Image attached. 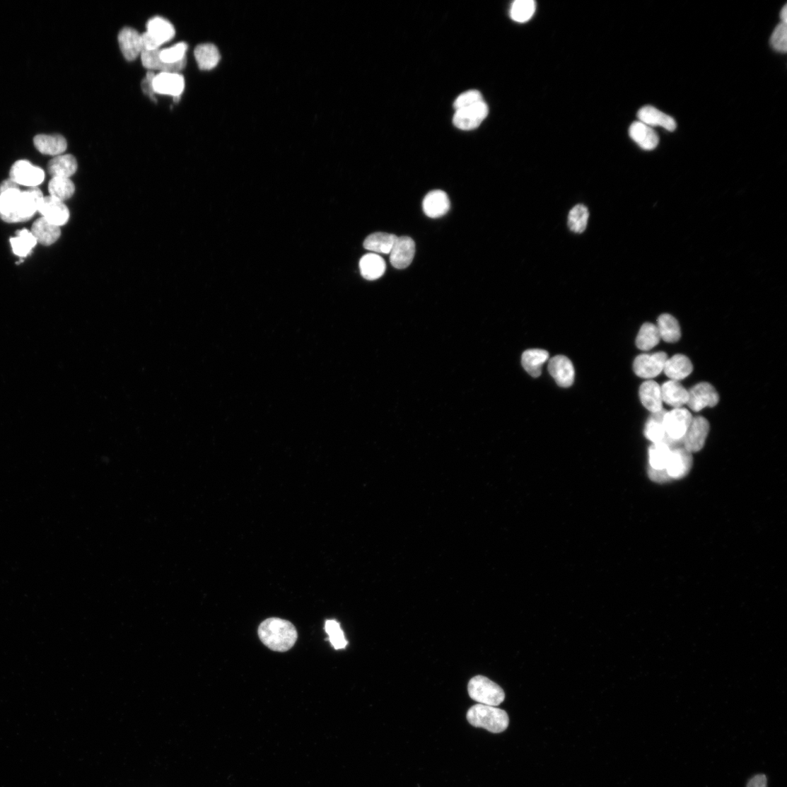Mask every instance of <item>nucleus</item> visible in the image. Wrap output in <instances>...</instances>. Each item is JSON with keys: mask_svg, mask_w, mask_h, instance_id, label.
Segmentation results:
<instances>
[{"mask_svg": "<svg viewBox=\"0 0 787 787\" xmlns=\"http://www.w3.org/2000/svg\"><path fill=\"white\" fill-rule=\"evenodd\" d=\"M43 198L38 187L21 190L11 179L0 185V218L9 223L30 221Z\"/></svg>", "mask_w": 787, "mask_h": 787, "instance_id": "nucleus-1", "label": "nucleus"}, {"mask_svg": "<svg viewBox=\"0 0 787 787\" xmlns=\"http://www.w3.org/2000/svg\"><path fill=\"white\" fill-rule=\"evenodd\" d=\"M260 641L270 650L284 653L294 647L298 639L295 626L279 617H270L262 622L258 628Z\"/></svg>", "mask_w": 787, "mask_h": 787, "instance_id": "nucleus-2", "label": "nucleus"}, {"mask_svg": "<svg viewBox=\"0 0 787 787\" xmlns=\"http://www.w3.org/2000/svg\"><path fill=\"white\" fill-rule=\"evenodd\" d=\"M467 719L475 728H482L493 733L505 731L509 725L507 712L496 706L484 704L472 706L467 713Z\"/></svg>", "mask_w": 787, "mask_h": 787, "instance_id": "nucleus-3", "label": "nucleus"}, {"mask_svg": "<svg viewBox=\"0 0 787 787\" xmlns=\"http://www.w3.org/2000/svg\"><path fill=\"white\" fill-rule=\"evenodd\" d=\"M468 694L474 701L496 706L502 704L506 694L502 687L484 676H476L468 683Z\"/></svg>", "mask_w": 787, "mask_h": 787, "instance_id": "nucleus-4", "label": "nucleus"}, {"mask_svg": "<svg viewBox=\"0 0 787 787\" xmlns=\"http://www.w3.org/2000/svg\"><path fill=\"white\" fill-rule=\"evenodd\" d=\"M10 179L19 186L37 187L44 181L45 173L30 161L21 160L13 165Z\"/></svg>", "mask_w": 787, "mask_h": 787, "instance_id": "nucleus-5", "label": "nucleus"}, {"mask_svg": "<svg viewBox=\"0 0 787 787\" xmlns=\"http://www.w3.org/2000/svg\"><path fill=\"white\" fill-rule=\"evenodd\" d=\"M488 114V105L483 100L472 106L456 110L453 123L460 129L472 130L482 124Z\"/></svg>", "mask_w": 787, "mask_h": 787, "instance_id": "nucleus-6", "label": "nucleus"}, {"mask_svg": "<svg viewBox=\"0 0 787 787\" xmlns=\"http://www.w3.org/2000/svg\"><path fill=\"white\" fill-rule=\"evenodd\" d=\"M692 419L693 416L685 409H675L670 412H666L663 425L667 436L675 441H682Z\"/></svg>", "mask_w": 787, "mask_h": 787, "instance_id": "nucleus-7", "label": "nucleus"}, {"mask_svg": "<svg viewBox=\"0 0 787 787\" xmlns=\"http://www.w3.org/2000/svg\"><path fill=\"white\" fill-rule=\"evenodd\" d=\"M709 427V423L705 418H693L682 439L683 448L691 454L700 451L705 445Z\"/></svg>", "mask_w": 787, "mask_h": 787, "instance_id": "nucleus-8", "label": "nucleus"}, {"mask_svg": "<svg viewBox=\"0 0 787 787\" xmlns=\"http://www.w3.org/2000/svg\"><path fill=\"white\" fill-rule=\"evenodd\" d=\"M667 360L668 356L663 351L652 354H641L634 361V373L642 378H655L663 371Z\"/></svg>", "mask_w": 787, "mask_h": 787, "instance_id": "nucleus-9", "label": "nucleus"}, {"mask_svg": "<svg viewBox=\"0 0 787 787\" xmlns=\"http://www.w3.org/2000/svg\"><path fill=\"white\" fill-rule=\"evenodd\" d=\"M687 404L691 410L699 412L706 407L713 408L719 402V395L714 387L706 383L696 385L688 391Z\"/></svg>", "mask_w": 787, "mask_h": 787, "instance_id": "nucleus-10", "label": "nucleus"}, {"mask_svg": "<svg viewBox=\"0 0 787 787\" xmlns=\"http://www.w3.org/2000/svg\"><path fill=\"white\" fill-rule=\"evenodd\" d=\"M38 212L44 219L50 223L60 227L67 223L69 211L63 202L51 196L42 199Z\"/></svg>", "mask_w": 787, "mask_h": 787, "instance_id": "nucleus-11", "label": "nucleus"}, {"mask_svg": "<svg viewBox=\"0 0 787 787\" xmlns=\"http://www.w3.org/2000/svg\"><path fill=\"white\" fill-rule=\"evenodd\" d=\"M152 86L154 93L170 95L177 101L185 89V78L179 73H159L156 75Z\"/></svg>", "mask_w": 787, "mask_h": 787, "instance_id": "nucleus-12", "label": "nucleus"}, {"mask_svg": "<svg viewBox=\"0 0 787 787\" xmlns=\"http://www.w3.org/2000/svg\"><path fill=\"white\" fill-rule=\"evenodd\" d=\"M415 252V243L411 237H397L390 252L392 265L397 269H407L412 264Z\"/></svg>", "mask_w": 787, "mask_h": 787, "instance_id": "nucleus-13", "label": "nucleus"}, {"mask_svg": "<svg viewBox=\"0 0 787 787\" xmlns=\"http://www.w3.org/2000/svg\"><path fill=\"white\" fill-rule=\"evenodd\" d=\"M665 413L666 411L662 409L652 414L646 423L645 436L653 443H663L675 449L682 445V441H675L667 436L663 425Z\"/></svg>", "mask_w": 787, "mask_h": 787, "instance_id": "nucleus-14", "label": "nucleus"}, {"mask_svg": "<svg viewBox=\"0 0 787 787\" xmlns=\"http://www.w3.org/2000/svg\"><path fill=\"white\" fill-rule=\"evenodd\" d=\"M693 462L691 453L683 447L676 448L672 449L670 460L665 471L672 481L682 479L689 474L693 467Z\"/></svg>", "mask_w": 787, "mask_h": 787, "instance_id": "nucleus-15", "label": "nucleus"}, {"mask_svg": "<svg viewBox=\"0 0 787 787\" xmlns=\"http://www.w3.org/2000/svg\"><path fill=\"white\" fill-rule=\"evenodd\" d=\"M548 371L559 387L566 388L573 385L575 368L566 356L557 355L553 357L548 365Z\"/></svg>", "mask_w": 787, "mask_h": 787, "instance_id": "nucleus-16", "label": "nucleus"}, {"mask_svg": "<svg viewBox=\"0 0 787 787\" xmlns=\"http://www.w3.org/2000/svg\"><path fill=\"white\" fill-rule=\"evenodd\" d=\"M422 207L427 217L436 219L444 216L448 212L450 202L445 192L441 190H436L425 197Z\"/></svg>", "mask_w": 787, "mask_h": 787, "instance_id": "nucleus-17", "label": "nucleus"}, {"mask_svg": "<svg viewBox=\"0 0 787 787\" xmlns=\"http://www.w3.org/2000/svg\"><path fill=\"white\" fill-rule=\"evenodd\" d=\"M118 42L125 59L135 60L143 51L141 35L136 30L125 28L118 34Z\"/></svg>", "mask_w": 787, "mask_h": 787, "instance_id": "nucleus-18", "label": "nucleus"}, {"mask_svg": "<svg viewBox=\"0 0 787 787\" xmlns=\"http://www.w3.org/2000/svg\"><path fill=\"white\" fill-rule=\"evenodd\" d=\"M639 122L646 125L660 127L669 132H674L677 128L675 119L652 106H646L641 108L637 114Z\"/></svg>", "mask_w": 787, "mask_h": 787, "instance_id": "nucleus-19", "label": "nucleus"}, {"mask_svg": "<svg viewBox=\"0 0 787 787\" xmlns=\"http://www.w3.org/2000/svg\"><path fill=\"white\" fill-rule=\"evenodd\" d=\"M629 135L643 150L653 151L658 146L659 137L656 132L640 122H634L631 125Z\"/></svg>", "mask_w": 787, "mask_h": 787, "instance_id": "nucleus-20", "label": "nucleus"}, {"mask_svg": "<svg viewBox=\"0 0 787 787\" xmlns=\"http://www.w3.org/2000/svg\"><path fill=\"white\" fill-rule=\"evenodd\" d=\"M161 49L154 51L143 50L141 53V60L143 66L150 71L159 70L160 73H179L187 64V59L175 64H166L160 58Z\"/></svg>", "mask_w": 787, "mask_h": 787, "instance_id": "nucleus-21", "label": "nucleus"}, {"mask_svg": "<svg viewBox=\"0 0 787 787\" xmlns=\"http://www.w3.org/2000/svg\"><path fill=\"white\" fill-rule=\"evenodd\" d=\"M639 397L643 407L653 414L663 409L661 389L654 380H647L641 385Z\"/></svg>", "mask_w": 787, "mask_h": 787, "instance_id": "nucleus-22", "label": "nucleus"}, {"mask_svg": "<svg viewBox=\"0 0 787 787\" xmlns=\"http://www.w3.org/2000/svg\"><path fill=\"white\" fill-rule=\"evenodd\" d=\"M34 144L37 150L44 155L58 156L67 148V142L61 135L39 134L34 138Z\"/></svg>", "mask_w": 787, "mask_h": 787, "instance_id": "nucleus-23", "label": "nucleus"}, {"mask_svg": "<svg viewBox=\"0 0 787 787\" xmlns=\"http://www.w3.org/2000/svg\"><path fill=\"white\" fill-rule=\"evenodd\" d=\"M661 389L663 402L675 409H680L688 401V391L676 380L664 383Z\"/></svg>", "mask_w": 787, "mask_h": 787, "instance_id": "nucleus-24", "label": "nucleus"}, {"mask_svg": "<svg viewBox=\"0 0 787 787\" xmlns=\"http://www.w3.org/2000/svg\"><path fill=\"white\" fill-rule=\"evenodd\" d=\"M78 170L76 158L71 155H60L52 159L47 164V170L54 177L69 178Z\"/></svg>", "mask_w": 787, "mask_h": 787, "instance_id": "nucleus-25", "label": "nucleus"}, {"mask_svg": "<svg viewBox=\"0 0 787 787\" xmlns=\"http://www.w3.org/2000/svg\"><path fill=\"white\" fill-rule=\"evenodd\" d=\"M693 370L694 366L690 360L682 354H676L672 358H668L663 368L665 374L676 381L684 379Z\"/></svg>", "mask_w": 787, "mask_h": 787, "instance_id": "nucleus-26", "label": "nucleus"}, {"mask_svg": "<svg viewBox=\"0 0 787 787\" xmlns=\"http://www.w3.org/2000/svg\"><path fill=\"white\" fill-rule=\"evenodd\" d=\"M147 33L162 45L174 38L175 28L170 21L156 16L148 21Z\"/></svg>", "mask_w": 787, "mask_h": 787, "instance_id": "nucleus-27", "label": "nucleus"}, {"mask_svg": "<svg viewBox=\"0 0 787 787\" xmlns=\"http://www.w3.org/2000/svg\"><path fill=\"white\" fill-rule=\"evenodd\" d=\"M31 232L37 243L45 246L54 244L61 236L60 227L47 222L43 218L37 219L33 223Z\"/></svg>", "mask_w": 787, "mask_h": 787, "instance_id": "nucleus-28", "label": "nucleus"}, {"mask_svg": "<svg viewBox=\"0 0 787 787\" xmlns=\"http://www.w3.org/2000/svg\"><path fill=\"white\" fill-rule=\"evenodd\" d=\"M385 260L375 253L364 255L360 261V269L363 277L367 280H376L383 276L386 272Z\"/></svg>", "mask_w": 787, "mask_h": 787, "instance_id": "nucleus-29", "label": "nucleus"}, {"mask_svg": "<svg viewBox=\"0 0 787 787\" xmlns=\"http://www.w3.org/2000/svg\"><path fill=\"white\" fill-rule=\"evenodd\" d=\"M549 359V354L543 349H529L522 355L523 368L530 375L537 378L541 375L542 366Z\"/></svg>", "mask_w": 787, "mask_h": 787, "instance_id": "nucleus-30", "label": "nucleus"}, {"mask_svg": "<svg viewBox=\"0 0 787 787\" xmlns=\"http://www.w3.org/2000/svg\"><path fill=\"white\" fill-rule=\"evenodd\" d=\"M194 56L202 70L216 68L221 58L218 47L211 43L199 45L194 51Z\"/></svg>", "mask_w": 787, "mask_h": 787, "instance_id": "nucleus-31", "label": "nucleus"}, {"mask_svg": "<svg viewBox=\"0 0 787 787\" xmlns=\"http://www.w3.org/2000/svg\"><path fill=\"white\" fill-rule=\"evenodd\" d=\"M397 236L387 233H375L366 238L364 248L375 254H390Z\"/></svg>", "mask_w": 787, "mask_h": 787, "instance_id": "nucleus-32", "label": "nucleus"}, {"mask_svg": "<svg viewBox=\"0 0 787 787\" xmlns=\"http://www.w3.org/2000/svg\"><path fill=\"white\" fill-rule=\"evenodd\" d=\"M10 243L13 252L20 257L28 256L37 244L36 238L28 229L18 231L16 237L11 238Z\"/></svg>", "mask_w": 787, "mask_h": 787, "instance_id": "nucleus-33", "label": "nucleus"}, {"mask_svg": "<svg viewBox=\"0 0 787 787\" xmlns=\"http://www.w3.org/2000/svg\"><path fill=\"white\" fill-rule=\"evenodd\" d=\"M658 329L660 339L667 343H676L681 338V330L678 321L670 315L663 314L658 320Z\"/></svg>", "mask_w": 787, "mask_h": 787, "instance_id": "nucleus-34", "label": "nucleus"}, {"mask_svg": "<svg viewBox=\"0 0 787 787\" xmlns=\"http://www.w3.org/2000/svg\"><path fill=\"white\" fill-rule=\"evenodd\" d=\"M660 339L658 327L652 323L647 322L641 327L636 344L639 349L648 351L655 347Z\"/></svg>", "mask_w": 787, "mask_h": 787, "instance_id": "nucleus-35", "label": "nucleus"}, {"mask_svg": "<svg viewBox=\"0 0 787 787\" xmlns=\"http://www.w3.org/2000/svg\"><path fill=\"white\" fill-rule=\"evenodd\" d=\"M672 449L666 444L653 443L649 449L650 467L656 470L666 468L672 456Z\"/></svg>", "mask_w": 787, "mask_h": 787, "instance_id": "nucleus-36", "label": "nucleus"}, {"mask_svg": "<svg viewBox=\"0 0 787 787\" xmlns=\"http://www.w3.org/2000/svg\"><path fill=\"white\" fill-rule=\"evenodd\" d=\"M49 190L50 196L64 202L76 192V186L69 178L54 177L49 182Z\"/></svg>", "mask_w": 787, "mask_h": 787, "instance_id": "nucleus-37", "label": "nucleus"}, {"mask_svg": "<svg viewBox=\"0 0 787 787\" xmlns=\"http://www.w3.org/2000/svg\"><path fill=\"white\" fill-rule=\"evenodd\" d=\"M536 11V3L533 0H516L511 8V18L518 23L527 22L532 18Z\"/></svg>", "mask_w": 787, "mask_h": 787, "instance_id": "nucleus-38", "label": "nucleus"}, {"mask_svg": "<svg viewBox=\"0 0 787 787\" xmlns=\"http://www.w3.org/2000/svg\"><path fill=\"white\" fill-rule=\"evenodd\" d=\"M588 218V209L584 205H577L569 214L568 226L575 233H583L587 228Z\"/></svg>", "mask_w": 787, "mask_h": 787, "instance_id": "nucleus-39", "label": "nucleus"}, {"mask_svg": "<svg viewBox=\"0 0 787 787\" xmlns=\"http://www.w3.org/2000/svg\"><path fill=\"white\" fill-rule=\"evenodd\" d=\"M325 631L329 636L332 646L336 650L344 649L346 647L348 641L341 629L340 624L335 619H328L325 622Z\"/></svg>", "mask_w": 787, "mask_h": 787, "instance_id": "nucleus-40", "label": "nucleus"}, {"mask_svg": "<svg viewBox=\"0 0 787 787\" xmlns=\"http://www.w3.org/2000/svg\"><path fill=\"white\" fill-rule=\"evenodd\" d=\"M188 46L185 42L177 43L168 47V49H161L160 58L163 62L166 64L178 63L187 59L186 52Z\"/></svg>", "mask_w": 787, "mask_h": 787, "instance_id": "nucleus-41", "label": "nucleus"}, {"mask_svg": "<svg viewBox=\"0 0 787 787\" xmlns=\"http://www.w3.org/2000/svg\"><path fill=\"white\" fill-rule=\"evenodd\" d=\"M771 45L773 49L778 52L786 53L787 51V27L785 23H780L775 28L771 37Z\"/></svg>", "mask_w": 787, "mask_h": 787, "instance_id": "nucleus-42", "label": "nucleus"}, {"mask_svg": "<svg viewBox=\"0 0 787 787\" xmlns=\"http://www.w3.org/2000/svg\"><path fill=\"white\" fill-rule=\"evenodd\" d=\"M484 100L482 94L477 90H471L460 95L455 103L456 110H461Z\"/></svg>", "mask_w": 787, "mask_h": 787, "instance_id": "nucleus-43", "label": "nucleus"}, {"mask_svg": "<svg viewBox=\"0 0 787 787\" xmlns=\"http://www.w3.org/2000/svg\"><path fill=\"white\" fill-rule=\"evenodd\" d=\"M648 475L651 480L658 484H664L672 481L665 470H656L649 467Z\"/></svg>", "mask_w": 787, "mask_h": 787, "instance_id": "nucleus-44", "label": "nucleus"}, {"mask_svg": "<svg viewBox=\"0 0 787 787\" xmlns=\"http://www.w3.org/2000/svg\"><path fill=\"white\" fill-rule=\"evenodd\" d=\"M767 783L765 775H757L750 780L747 787H767Z\"/></svg>", "mask_w": 787, "mask_h": 787, "instance_id": "nucleus-45", "label": "nucleus"}, {"mask_svg": "<svg viewBox=\"0 0 787 787\" xmlns=\"http://www.w3.org/2000/svg\"><path fill=\"white\" fill-rule=\"evenodd\" d=\"M780 18H781V23H785V25H787V6H786V5H785L783 6V8H782V10L781 11V13H780Z\"/></svg>", "mask_w": 787, "mask_h": 787, "instance_id": "nucleus-46", "label": "nucleus"}]
</instances>
